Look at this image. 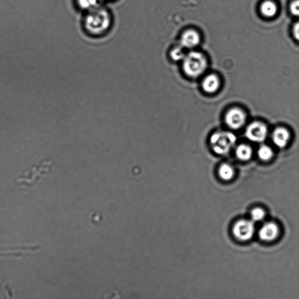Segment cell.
<instances>
[{
    "instance_id": "8992f818",
    "label": "cell",
    "mask_w": 299,
    "mask_h": 299,
    "mask_svg": "<svg viewBox=\"0 0 299 299\" xmlns=\"http://www.w3.org/2000/svg\"><path fill=\"white\" fill-rule=\"evenodd\" d=\"M225 121L229 128L238 129L245 124L246 115L240 108H234L227 112Z\"/></svg>"
},
{
    "instance_id": "6da1fadb",
    "label": "cell",
    "mask_w": 299,
    "mask_h": 299,
    "mask_svg": "<svg viewBox=\"0 0 299 299\" xmlns=\"http://www.w3.org/2000/svg\"><path fill=\"white\" fill-rule=\"evenodd\" d=\"M112 23L111 15L99 6L89 11L84 20V27L88 32L95 36L104 34L109 30Z\"/></svg>"
},
{
    "instance_id": "8fae6325",
    "label": "cell",
    "mask_w": 299,
    "mask_h": 299,
    "mask_svg": "<svg viewBox=\"0 0 299 299\" xmlns=\"http://www.w3.org/2000/svg\"><path fill=\"white\" fill-rule=\"evenodd\" d=\"M260 10L262 14L265 17L268 18L274 17L278 11L277 6L275 3L270 0H267L262 4Z\"/></svg>"
},
{
    "instance_id": "ac0fdd59",
    "label": "cell",
    "mask_w": 299,
    "mask_h": 299,
    "mask_svg": "<svg viewBox=\"0 0 299 299\" xmlns=\"http://www.w3.org/2000/svg\"><path fill=\"white\" fill-rule=\"evenodd\" d=\"M290 9L294 16L299 17V0H293L291 3Z\"/></svg>"
},
{
    "instance_id": "d6986e66",
    "label": "cell",
    "mask_w": 299,
    "mask_h": 299,
    "mask_svg": "<svg viewBox=\"0 0 299 299\" xmlns=\"http://www.w3.org/2000/svg\"><path fill=\"white\" fill-rule=\"evenodd\" d=\"M293 35L294 38L299 42V21L295 24L293 27Z\"/></svg>"
},
{
    "instance_id": "7c38bea8",
    "label": "cell",
    "mask_w": 299,
    "mask_h": 299,
    "mask_svg": "<svg viewBox=\"0 0 299 299\" xmlns=\"http://www.w3.org/2000/svg\"><path fill=\"white\" fill-rule=\"evenodd\" d=\"M235 155L239 160L246 161L251 159L253 155V151L248 145L242 144L239 145L235 151Z\"/></svg>"
},
{
    "instance_id": "277c9868",
    "label": "cell",
    "mask_w": 299,
    "mask_h": 299,
    "mask_svg": "<svg viewBox=\"0 0 299 299\" xmlns=\"http://www.w3.org/2000/svg\"><path fill=\"white\" fill-rule=\"evenodd\" d=\"M268 132L267 127L263 123L254 122L246 128L245 136L250 141L261 143L267 139Z\"/></svg>"
},
{
    "instance_id": "9c48e42d",
    "label": "cell",
    "mask_w": 299,
    "mask_h": 299,
    "mask_svg": "<svg viewBox=\"0 0 299 299\" xmlns=\"http://www.w3.org/2000/svg\"><path fill=\"white\" fill-rule=\"evenodd\" d=\"M278 227L275 223H268L262 227L260 231V237L264 241H272L277 237Z\"/></svg>"
},
{
    "instance_id": "3957f363",
    "label": "cell",
    "mask_w": 299,
    "mask_h": 299,
    "mask_svg": "<svg viewBox=\"0 0 299 299\" xmlns=\"http://www.w3.org/2000/svg\"><path fill=\"white\" fill-rule=\"evenodd\" d=\"M237 138L235 134L230 132H218L212 134L210 143L213 149L217 154L227 155L236 143Z\"/></svg>"
},
{
    "instance_id": "4fadbf2b",
    "label": "cell",
    "mask_w": 299,
    "mask_h": 299,
    "mask_svg": "<svg viewBox=\"0 0 299 299\" xmlns=\"http://www.w3.org/2000/svg\"><path fill=\"white\" fill-rule=\"evenodd\" d=\"M219 174L224 180H230L234 176V171L229 164H223L219 168Z\"/></svg>"
},
{
    "instance_id": "e0dca14e",
    "label": "cell",
    "mask_w": 299,
    "mask_h": 299,
    "mask_svg": "<svg viewBox=\"0 0 299 299\" xmlns=\"http://www.w3.org/2000/svg\"><path fill=\"white\" fill-rule=\"evenodd\" d=\"M251 216L253 221H260L264 218L265 212L263 209L256 208L252 211Z\"/></svg>"
},
{
    "instance_id": "5b68a950",
    "label": "cell",
    "mask_w": 299,
    "mask_h": 299,
    "mask_svg": "<svg viewBox=\"0 0 299 299\" xmlns=\"http://www.w3.org/2000/svg\"><path fill=\"white\" fill-rule=\"evenodd\" d=\"M255 227L253 222L242 220L235 224L233 233L235 237L241 240H247L253 237Z\"/></svg>"
},
{
    "instance_id": "2e32d148",
    "label": "cell",
    "mask_w": 299,
    "mask_h": 299,
    "mask_svg": "<svg viewBox=\"0 0 299 299\" xmlns=\"http://www.w3.org/2000/svg\"><path fill=\"white\" fill-rule=\"evenodd\" d=\"M185 56L184 52L181 47H175L171 52V57L175 61L184 59Z\"/></svg>"
},
{
    "instance_id": "5bb4252c",
    "label": "cell",
    "mask_w": 299,
    "mask_h": 299,
    "mask_svg": "<svg viewBox=\"0 0 299 299\" xmlns=\"http://www.w3.org/2000/svg\"><path fill=\"white\" fill-rule=\"evenodd\" d=\"M77 5L81 10L91 11L99 7L98 0H76Z\"/></svg>"
},
{
    "instance_id": "9a60e30c",
    "label": "cell",
    "mask_w": 299,
    "mask_h": 299,
    "mask_svg": "<svg viewBox=\"0 0 299 299\" xmlns=\"http://www.w3.org/2000/svg\"><path fill=\"white\" fill-rule=\"evenodd\" d=\"M274 153L271 147L266 145H263L258 151V156L260 159L263 161H268L271 159Z\"/></svg>"
},
{
    "instance_id": "52a82bcc",
    "label": "cell",
    "mask_w": 299,
    "mask_h": 299,
    "mask_svg": "<svg viewBox=\"0 0 299 299\" xmlns=\"http://www.w3.org/2000/svg\"><path fill=\"white\" fill-rule=\"evenodd\" d=\"M290 134L288 130L284 128H276L272 133V141L279 148L286 146L290 140Z\"/></svg>"
},
{
    "instance_id": "ba28073f",
    "label": "cell",
    "mask_w": 299,
    "mask_h": 299,
    "mask_svg": "<svg viewBox=\"0 0 299 299\" xmlns=\"http://www.w3.org/2000/svg\"><path fill=\"white\" fill-rule=\"evenodd\" d=\"M200 42L199 33L193 30H188L182 33L181 44L182 47L192 48L195 47Z\"/></svg>"
},
{
    "instance_id": "7a4b0ae2",
    "label": "cell",
    "mask_w": 299,
    "mask_h": 299,
    "mask_svg": "<svg viewBox=\"0 0 299 299\" xmlns=\"http://www.w3.org/2000/svg\"><path fill=\"white\" fill-rule=\"evenodd\" d=\"M207 60L204 55L197 52H191L183 59L182 68L187 76L197 77L207 68Z\"/></svg>"
},
{
    "instance_id": "30bf717a",
    "label": "cell",
    "mask_w": 299,
    "mask_h": 299,
    "mask_svg": "<svg viewBox=\"0 0 299 299\" xmlns=\"http://www.w3.org/2000/svg\"><path fill=\"white\" fill-rule=\"evenodd\" d=\"M220 86V80L215 74H210L206 77L203 82L204 90L209 93L215 92Z\"/></svg>"
}]
</instances>
